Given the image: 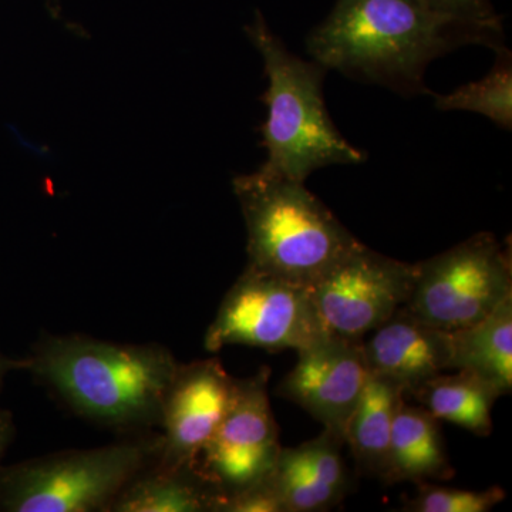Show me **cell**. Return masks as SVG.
<instances>
[{
	"label": "cell",
	"mask_w": 512,
	"mask_h": 512,
	"mask_svg": "<svg viewBox=\"0 0 512 512\" xmlns=\"http://www.w3.org/2000/svg\"><path fill=\"white\" fill-rule=\"evenodd\" d=\"M510 296V249L490 232H480L414 264L406 306L434 328L451 332L480 322Z\"/></svg>",
	"instance_id": "6"
},
{
	"label": "cell",
	"mask_w": 512,
	"mask_h": 512,
	"mask_svg": "<svg viewBox=\"0 0 512 512\" xmlns=\"http://www.w3.org/2000/svg\"><path fill=\"white\" fill-rule=\"evenodd\" d=\"M414 264L397 261L360 242L309 288L328 335L362 340L403 308Z\"/></svg>",
	"instance_id": "8"
},
{
	"label": "cell",
	"mask_w": 512,
	"mask_h": 512,
	"mask_svg": "<svg viewBox=\"0 0 512 512\" xmlns=\"http://www.w3.org/2000/svg\"><path fill=\"white\" fill-rule=\"evenodd\" d=\"M454 477V468L444 448L439 420L421 406H400L394 420L384 484L430 483Z\"/></svg>",
	"instance_id": "14"
},
{
	"label": "cell",
	"mask_w": 512,
	"mask_h": 512,
	"mask_svg": "<svg viewBox=\"0 0 512 512\" xmlns=\"http://www.w3.org/2000/svg\"><path fill=\"white\" fill-rule=\"evenodd\" d=\"M416 497L407 501L404 511L412 512H488L503 503L507 494L501 487L484 491L458 490L421 483Z\"/></svg>",
	"instance_id": "20"
},
{
	"label": "cell",
	"mask_w": 512,
	"mask_h": 512,
	"mask_svg": "<svg viewBox=\"0 0 512 512\" xmlns=\"http://www.w3.org/2000/svg\"><path fill=\"white\" fill-rule=\"evenodd\" d=\"M217 512H286L271 477L222 498Z\"/></svg>",
	"instance_id": "21"
},
{
	"label": "cell",
	"mask_w": 512,
	"mask_h": 512,
	"mask_svg": "<svg viewBox=\"0 0 512 512\" xmlns=\"http://www.w3.org/2000/svg\"><path fill=\"white\" fill-rule=\"evenodd\" d=\"M234 191L248 234V265L311 288L360 244L305 183L258 170Z\"/></svg>",
	"instance_id": "4"
},
{
	"label": "cell",
	"mask_w": 512,
	"mask_h": 512,
	"mask_svg": "<svg viewBox=\"0 0 512 512\" xmlns=\"http://www.w3.org/2000/svg\"><path fill=\"white\" fill-rule=\"evenodd\" d=\"M406 396L402 384L376 373L367 375L362 396L345 429V446H349L362 473L382 478L394 420Z\"/></svg>",
	"instance_id": "15"
},
{
	"label": "cell",
	"mask_w": 512,
	"mask_h": 512,
	"mask_svg": "<svg viewBox=\"0 0 512 512\" xmlns=\"http://www.w3.org/2000/svg\"><path fill=\"white\" fill-rule=\"evenodd\" d=\"M140 443L69 451L0 470V511L107 510L146 464Z\"/></svg>",
	"instance_id": "5"
},
{
	"label": "cell",
	"mask_w": 512,
	"mask_h": 512,
	"mask_svg": "<svg viewBox=\"0 0 512 512\" xmlns=\"http://www.w3.org/2000/svg\"><path fill=\"white\" fill-rule=\"evenodd\" d=\"M367 370L362 340L325 335L298 352V362L279 383L276 394L298 404L325 429L345 437Z\"/></svg>",
	"instance_id": "10"
},
{
	"label": "cell",
	"mask_w": 512,
	"mask_h": 512,
	"mask_svg": "<svg viewBox=\"0 0 512 512\" xmlns=\"http://www.w3.org/2000/svg\"><path fill=\"white\" fill-rule=\"evenodd\" d=\"M28 370L77 412L111 426L161 420L180 363L163 346L120 345L83 336L45 340Z\"/></svg>",
	"instance_id": "2"
},
{
	"label": "cell",
	"mask_w": 512,
	"mask_h": 512,
	"mask_svg": "<svg viewBox=\"0 0 512 512\" xmlns=\"http://www.w3.org/2000/svg\"><path fill=\"white\" fill-rule=\"evenodd\" d=\"M269 376V367H262L255 376L238 380L231 407L195 464L222 498L264 480L281 451Z\"/></svg>",
	"instance_id": "9"
},
{
	"label": "cell",
	"mask_w": 512,
	"mask_h": 512,
	"mask_svg": "<svg viewBox=\"0 0 512 512\" xmlns=\"http://www.w3.org/2000/svg\"><path fill=\"white\" fill-rule=\"evenodd\" d=\"M245 32L261 53L268 79L261 97L268 109L261 127L266 161L259 170L305 183L319 168L362 164L365 151L340 134L326 109L323 79L328 70L289 52L259 12Z\"/></svg>",
	"instance_id": "3"
},
{
	"label": "cell",
	"mask_w": 512,
	"mask_h": 512,
	"mask_svg": "<svg viewBox=\"0 0 512 512\" xmlns=\"http://www.w3.org/2000/svg\"><path fill=\"white\" fill-rule=\"evenodd\" d=\"M238 380L217 359L180 365L161 412L164 468H192L224 420Z\"/></svg>",
	"instance_id": "11"
},
{
	"label": "cell",
	"mask_w": 512,
	"mask_h": 512,
	"mask_svg": "<svg viewBox=\"0 0 512 512\" xmlns=\"http://www.w3.org/2000/svg\"><path fill=\"white\" fill-rule=\"evenodd\" d=\"M434 12L480 25L503 26L490 0H423Z\"/></svg>",
	"instance_id": "22"
},
{
	"label": "cell",
	"mask_w": 512,
	"mask_h": 512,
	"mask_svg": "<svg viewBox=\"0 0 512 512\" xmlns=\"http://www.w3.org/2000/svg\"><path fill=\"white\" fill-rule=\"evenodd\" d=\"M451 370H468L493 383L503 396L512 390V296L467 328L451 330Z\"/></svg>",
	"instance_id": "17"
},
{
	"label": "cell",
	"mask_w": 512,
	"mask_h": 512,
	"mask_svg": "<svg viewBox=\"0 0 512 512\" xmlns=\"http://www.w3.org/2000/svg\"><path fill=\"white\" fill-rule=\"evenodd\" d=\"M222 495L192 468H164L134 478L107 508L114 512H217Z\"/></svg>",
	"instance_id": "18"
},
{
	"label": "cell",
	"mask_w": 512,
	"mask_h": 512,
	"mask_svg": "<svg viewBox=\"0 0 512 512\" xmlns=\"http://www.w3.org/2000/svg\"><path fill=\"white\" fill-rule=\"evenodd\" d=\"M29 360H15L10 359V357L3 356L0 353V386H2L3 380H5L6 375L12 370H28Z\"/></svg>",
	"instance_id": "24"
},
{
	"label": "cell",
	"mask_w": 512,
	"mask_h": 512,
	"mask_svg": "<svg viewBox=\"0 0 512 512\" xmlns=\"http://www.w3.org/2000/svg\"><path fill=\"white\" fill-rule=\"evenodd\" d=\"M325 335L309 288L247 266L222 299L205 333V349L248 346L299 352Z\"/></svg>",
	"instance_id": "7"
},
{
	"label": "cell",
	"mask_w": 512,
	"mask_h": 512,
	"mask_svg": "<svg viewBox=\"0 0 512 512\" xmlns=\"http://www.w3.org/2000/svg\"><path fill=\"white\" fill-rule=\"evenodd\" d=\"M367 370L402 384L406 393L451 370L450 332L434 328L406 305L362 339Z\"/></svg>",
	"instance_id": "12"
},
{
	"label": "cell",
	"mask_w": 512,
	"mask_h": 512,
	"mask_svg": "<svg viewBox=\"0 0 512 512\" xmlns=\"http://www.w3.org/2000/svg\"><path fill=\"white\" fill-rule=\"evenodd\" d=\"M466 45L503 46V26L441 15L423 0H336L306 39L309 55L326 70L402 96L430 93L427 66Z\"/></svg>",
	"instance_id": "1"
},
{
	"label": "cell",
	"mask_w": 512,
	"mask_h": 512,
	"mask_svg": "<svg viewBox=\"0 0 512 512\" xmlns=\"http://www.w3.org/2000/svg\"><path fill=\"white\" fill-rule=\"evenodd\" d=\"M13 421L10 413L0 409V460L13 437Z\"/></svg>",
	"instance_id": "23"
},
{
	"label": "cell",
	"mask_w": 512,
	"mask_h": 512,
	"mask_svg": "<svg viewBox=\"0 0 512 512\" xmlns=\"http://www.w3.org/2000/svg\"><path fill=\"white\" fill-rule=\"evenodd\" d=\"M407 394L434 419L457 424L480 437L493 431L494 404L503 396L493 383L468 370L440 373Z\"/></svg>",
	"instance_id": "16"
},
{
	"label": "cell",
	"mask_w": 512,
	"mask_h": 512,
	"mask_svg": "<svg viewBox=\"0 0 512 512\" xmlns=\"http://www.w3.org/2000/svg\"><path fill=\"white\" fill-rule=\"evenodd\" d=\"M343 447V434L323 429L301 446L281 448L269 477L286 512L328 511L342 503L350 484Z\"/></svg>",
	"instance_id": "13"
},
{
	"label": "cell",
	"mask_w": 512,
	"mask_h": 512,
	"mask_svg": "<svg viewBox=\"0 0 512 512\" xmlns=\"http://www.w3.org/2000/svg\"><path fill=\"white\" fill-rule=\"evenodd\" d=\"M494 66L484 79L464 84L448 94H437L439 110H464L483 114L504 130L512 127V56L497 47Z\"/></svg>",
	"instance_id": "19"
}]
</instances>
